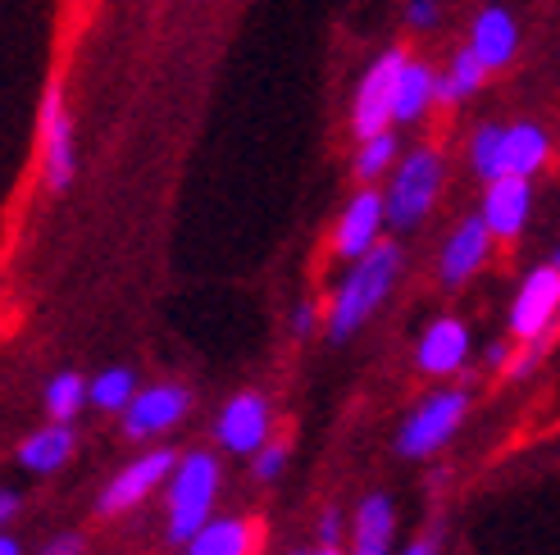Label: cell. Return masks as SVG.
Masks as SVG:
<instances>
[{
  "label": "cell",
  "mask_w": 560,
  "mask_h": 555,
  "mask_svg": "<svg viewBox=\"0 0 560 555\" xmlns=\"http://www.w3.org/2000/svg\"><path fill=\"white\" fill-rule=\"evenodd\" d=\"M488 246H492V228L483 214L465 219V224L446 237L442 246V287H460L465 278H474L488 260Z\"/></svg>",
  "instance_id": "8fae6325"
},
{
  "label": "cell",
  "mask_w": 560,
  "mask_h": 555,
  "mask_svg": "<svg viewBox=\"0 0 560 555\" xmlns=\"http://www.w3.org/2000/svg\"><path fill=\"white\" fill-rule=\"evenodd\" d=\"M406 555H433V546H429V542H415Z\"/></svg>",
  "instance_id": "d6a6232c"
},
{
  "label": "cell",
  "mask_w": 560,
  "mask_h": 555,
  "mask_svg": "<svg viewBox=\"0 0 560 555\" xmlns=\"http://www.w3.org/2000/svg\"><path fill=\"white\" fill-rule=\"evenodd\" d=\"M14 510H19V496L5 492V496H0V515H14Z\"/></svg>",
  "instance_id": "4dcf8cb0"
},
{
  "label": "cell",
  "mask_w": 560,
  "mask_h": 555,
  "mask_svg": "<svg viewBox=\"0 0 560 555\" xmlns=\"http://www.w3.org/2000/svg\"><path fill=\"white\" fill-rule=\"evenodd\" d=\"M283 464H288V447H269V451H260V460H256V474H260V479H278V474H283Z\"/></svg>",
  "instance_id": "4316f807"
},
{
  "label": "cell",
  "mask_w": 560,
  "mask_h": 555,
  "mask_svg": "<svg viewBox=\"0 0 560 555\" xmlns=\"http://www.w3.org/2000/svg\"><path fill=\"white\" fill-rule=\"evenodd\" d=\"M392 538V506L387 496H370L355 515V555H383Z\"/></svg>",
  "instance_id": "44dd1931"
},
{
  "label": "cell",
  "mask_w": 560,
  "mask_h": 555,
  "mask_svg": "<svg viewBox=\"0 0 560 555\" xmlns=\"http://www.w3.org/2000/svg\"><path fill=\"white\" fill-rule=\"evenodd\" d=\"M406 23L415 27V33H433V27L442 23V5H438V0H410Z\"/></svg>",
  "instance_id": "484cf974"
},
{
  "label": "cell",
  "mask_w": 560,
  "mask_h": 555,
  "mask_svg": "<svg viewBox=\"0 0 560 555\" xmlns=\"http://www.w3.org/2000/svg\"><path fill=\"white\" fill-rule=\"evenodd\" d=\"M265 433H269V405L256 392H242V397H233L229 405H223L219 441L229 451H260Z\"/></svg>",
  "instance_id": "5bb4252c"
},
{
  "label": "cell",
  "mask_w": 560,
  "mask_h": 555,
  "mask_svg": "<svg viewBox=\"0 0 560 555\" xmlns=\"http://www.w3.org/2000/svg\"><path fill=\"white\" fill-rule=\"evenodd\" d=\"M183 414H187V392H183V387H151V392L128 401L124 433L128 437H155L164 428H174Z\"/></svg>",
  "instance_id": "7c38bea8"
},
{
  "label": "cell",
  "mask_w": 560,
  "mask_h": 555,
  "mask_svg": "<svg viewBox=\"0 0 560 555\" xmlns=\"http://www.w3.org/2000/svg\"><path fill=\"white\" fill-rule=\"evenodd\" d=\"M92 405H101V410H128V401H132V374L128 369H105L92 387Z\"/></svg>",
  "instance_id": "d4e9b609"
},
{
  "label": "cell",
  "mask_w": 560,
  "mask_h": 555,
  "mask_svg": "<svg viewBox=\"0 0 560 555\" xmlns=\"http://www.w3.org/2000/svg\"><path fill=\"white\" fill-rule=\"evenodd\" d=\"M387 224V197H378L374 187H360L347 201L338 228H332V251L342 260H360L378 246V228Z\"/></svg>",
  "instance_id": "52a82bcc"
},
{
  "label": "cell",
  "mask_w": 560,
  "mask_h": 555,
  "mask_svg": "<svg viewBox=\"0 0 560 555\" xmlns=\"http://www.w3.org/2000/svg\"><path fill=\"white\" fill-rule=\"evenodd\" d=\"M319 538H324L328 546H338V515H332V510H328L324 523H319Z\"/></svg>",
  "instance_id": "f546056e"
},
{
  "label": "cell",
  "mask_w": 560,
  "mask_h": 555,
  "mask_svg": "<svg viewBox=\"0 0 560 555\" xmlns=\"http://www.w3.org/2000/svg\"><path fill=\"white\" fill-rule=\"evenodd\" d=\"M219 492V464L210 456H187L170 487V538L191 542L210 523V506Z\"/></svg>",
  "instance_id": "3957f363"
},
{
  "label": "cell",
  "mask_w": 560,
  "mask_h": 555,
  "mask_svg": "<svg viewBox=\"0 0 560 555\" xmlns=\"http://www.w3.org/2000/svg\"><path fill=\"white\" fill-rule=\"evenodd\" d=\"M442 191V155L433 146H415L387 187V224L397 228H415L424 219Z\"/></svg>",
  "instance_id": "7a4b0ae2"
},
{
  "label": "cell",
  "mask_w": 560,
  "mask_h": 555,
  "mask_svg": "<svg viewBox=\"0 0 560 555\" xmlns=\"http://www.w3.org/2000/svg\"><path fill=\"white\" fill-rule=\"evenodd\" d=\"M528 210H534V187H528L524 174H501L488 182L483 191V219H488V228L492 237L501 241H515L528 224Z\"/></svg>",
  "instance_id": "9c48e42d"
},
{
  "label": "cell",
  "mask_w": 560,
  "mask_h": 555,
  "mask_svg": "<svg viewBox=\"0 0 560 555\" xmlns=\"http://www.w3.org/2000/svg\"><path fill=\"white\" fill-rule=\"evenodd\" d=\"M551 155V142L538 123H511L506 128V174H524L534 178Z\"/></svg>",
  "instance_id": "d6986e66"
},
{
  "label": "cell",
  "mask_w": 560,
  "mask_h": 555,
  "mask_svg": "<svg viewBox=\"0 0 560 555\" xmlns=\"http://www.w3.org/2000/svg\"><path fill=\"white\" fill-rule=\"evenodd\" d=\"M469 164H474V174H479L483 182L506 174V128H501V123H483L479 132H474Z\"/></svg>",
  "instance_id": "7402d4cb"
},
{
  "label": "cell",
  "mask_w": 560,
  "mask_h": 555,
  "mask_svg": "<svg viewBox=\"0 0 560 555\" xmlns=\"http://www.w3.org/2000/svg\"><path fill=\"white\" fill-rule=\"evenodd\" d=\"M483 78H488V64L479 60V55H474V46L456 50V55H452V69L438 78V105L452 109L456 101H469L474 92L483 87Z\"/></svg>",
  "instance_id": "ac0fdd59"
},
{
  "label": "cell",
  "mask_w": 560,
  "mask_h": 555,
  "mask_svg": "<svg viewBox=\"0 0 560 555\" xmlns=\"http://www.w3.org/2000/svg\"><path fill=\"white\" fill-rule=\"evenodd\" d=\"M469 46L474 55L488 64V73L506 69L515 60V46H520V27L511 19V10L501 5H483L479 14H474V27H469Z\"/></svg>",
  "instance_id": "4fadbf2b"
},
{
  "label": "cell",
  "mask_w": 560,
  "mask_h": 555,
  "mask_svg": "<svg viewBox=\"0 0 560 555\" xmlns=\"http://www.w3.org/2000/svg\"><path fill=\"white\" fill-rule=\"evenodd\" d=\"M37 137H42V174H46V187H50V191H65V187L73 182L78 155H73V123H69L60 82H50L46 96H42Z\"/></svg>",
  "instance_id": "5b68a950"
},
{
  "label": "cell",
  "mask_w": 560,
  "mask_h": 555,
  "mask_svg": "<svg viewBox=\"0 0 560 555\" xmlns=\"http://www.w3.org/2000/svg\"><path fill=\"white\" fill-rule=\"evenodd\" d=\"M260 551V519H210L191 538V555H256Z\"/></svg>",
  "instance_id": "2e32d148"
},
{
  "label": "cell",
  "mask_w": 560,
  "mask_h": 555,
  "mask_svg": "<svg viewBox=\"0 0 560 555\" xmlns=\"http://www.w3.org/2000/svg\"><path fill=\"white\" fill-rule=\"evenodd\" d=\"M292 328H296L301 338H305V332L315 328V305H301V310H296V319H292Z\"/></svg>",
  "instance_id": "f1b7e54d"
},
{
  "label": "cell",
  "mask_w": 560,
  "mask_h": 555,
  "mask_svg": "<svg viewBox=\"0 0 560 555\" xmlns=\"http://www.w3.org/2000/svg\"><path fill=\"white\" fill-rule=\"evenodd\" d=\"M410 55L401 46L383 50L378 60L370 64V73L360 78L355 87V105H351V132L365 142V137L383 132L387 123H397V87H401V69Z\"/></svg>",
  "instance_id": "277c9868"
},
{
  "label": "cell",
  "mask_w": 560,
  "mask_h": 555,
  "mask_svg": "<svg viewBox=\"0 0 560 555\" xmlns=\"http://www.w3.org/2000/svg\"><path fill=\"white\" fill-rule=\"evenodd\" d=\"M560 315V269L542 264L524 278V287L515 296V315H511V332L520 342H538L551 328V319Z\"/></svg>",
  "instance_id": "ba28073f"
},
{
  "label": "cell",
  "mask_w": 560,
  "mask_h": 555,
  "mask_svg": "<svg viewBox=\"0 0 560 555\" xmlns=\"http://www.w3.org/2000/svg\"><path fill=\"white\" fill-rule=\"evenodd\" d=\"M465 410H469V397L465 392H438L433 401H424L406 420V428L397 437V451L401 456H433L442 441L460 428Z\"/></svg>",
  "instance_id": "8992f818"
},
{
  "label": "cell",
  "mask_w": 560,
  "mask_h": 555,
  "mask_svg": "<svg viewBox=\"0 0 560 555\" xmlns=\"http://www.w3.org/2000/svg\"><path fill=\"white\" fill-rule=\"evenodd\" d=\"M311 555H342V551H338V546H328V542H324V546H319V551H311Z\"/></svg>",
  "instance_id": "836d02e7"
},
{
  "label": "cell",
  "mask_w": 560,
  "mask_h": 555,
  "mask_svg": "<svg viewBox=\"0 0 560 555\" xmlns=\"http://www.w3.org/2000/svg\"><path fill=\"white\" fill-rule=\"evenodd\" d=\"M397 269H401V246H392V241H378L370 256L355 260V269L342 278L338 296L328 305V338L332 342L351 338V332L378 310L392 283H397Z\"/></svg>",
  "instance_id": "6da1fadb"
},
{
  "label": "cell",
  "mask_w": 560,
  "mask_h": 555,
  "mask_svg": "<svg viewBox=\"0 0 560 555\" xmlns=\"http://www.w3.org/2000/svg\"><path fill=\"white\" fill-rule=\"evenodd\" d=\"M0 555H23V551H19V542H14V538H5V542H0Z\"/></svg>",
  "instance_id": "1f68e13d"
},
{
  "label": "cell",
  "mask_w": 560,
  "mask_h": 555,
  "mask_svg": "<svg viewBox=\"0 0 560 555\" xmlns=\"http://www.w3.org/2000/svg\"><path fill=\"white\" fill-rule=\"evenodd\" d=\"M469 355V328L460 319H433L419 338V369L424 374H452Z\"/></svg>",
  "instance_id": "9a60e30c"
},
{
  "label": "cell",
  "mask_w": 560,
  "mask_h": 555,
  "mask_svg": "<svg viewBox=\"0 0 560 555\" xmlns=\"http://www.w3.org/2000/svg\"><path fill=\"white\" fill-rule=\"evenodd\" d=\"M551 264H556V269H560V251H556V256H551Z\"/></svg>",
  "instance_id": "e575fe53"
},
{
  "label": "cell",
  "mask_w": 560,
  "mask_h": 555,
  "mask_svg": "<svg viewBox=\"0 0 560 555\" xmlns=\"http://www.w3.org/2000/svg\"><path fill=\"white\" fill-rule=\"evenodd\" d=\"M42 555H82V538H73V533H65V538H55Z\"/></svg>",
  "instance_id": "83f0119b"
},
{
  "label": "cell",
  "mask_w": 560,
  "mask_h": 555,
  "mask_svg": "<svg viewBox=\"0 0 560 555\" xmlns=\"http://www.w3.org/2000/svg\"><path fill=\"white\" fill-rule=\"evenodd\" d=\"M92 392L82 387V378L78 374H60V378H50V387H46V410H50V420L55 424H69L73 414H78V405L88 401Z\"/></svg>",
  "instance_id": "cb8c5ba5"
},
{
  "label": "cell",
  "mask_w": 560,
  "mask_h": 555,
  "mask_svg": "<svg viewBox=\"0 0 560 555\" xmlns=\"http://www.w3.org/2000/svg\"><path fill=\"white\" fill-rule=\"evenodd\" d=\"M69 451H73V433L65 424H55V428H42V433H33L23 441L19 464L33 469V474H50V469H60L69 460Z\"/></svg>",
  "instance_id": "ffe728a7"
},
{
  "label": "cell",
  "mask_w": 560,
  "mask_h": 555,
  "mask_svg": "<svg viewBox=\"0 0 560 555\" xmlns=\"http://www.w3.org/2000/svg\"><path fill=\"white\" fill-rule=\"evenodd\" d=\"M392 160H397V132L383 128L374 137H365L355 151V178L360 182H378L387 169H392Z\"/></svg>",
  "instance_id": "603a6c76"
},
{
  "label": "cell",
  "mask_w": 560,
  "mask_h": 555,
  "mask_svg": "<svg viewBox=\"0 0 560 555\" xmlns=\"http://www.w3.org/2000/svg\"><path fill=\"white\" fill-rule=\"evenodd\" d=\"M438 69L429 60H406L397 87V123H419L438 105Z\"/></svg>",
  "instance_id": "e0dca14e"
},
{
  "label": "cell",
  "mask_w": 560,
  "mask_h": 555,
  "mask_svg": "<svg viewBox=\"0 0 560 555\" xmlns=\"http://www.w3.org/2000/svg\"><path fill=\"white\" fill-rule=\"evenodd\" d=\"M174 469V451H151L142 460H132L124 474L101 492V515H119V510H132L137 501H147V496L160 487V479Z\"/></svg>",
  "instance_id": "30bf717a"
}]
</instances>
